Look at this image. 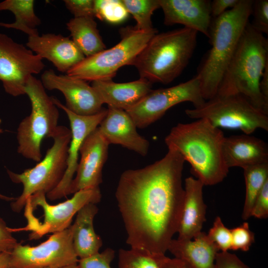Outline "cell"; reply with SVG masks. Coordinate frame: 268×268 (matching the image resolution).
Wrapping results in <instances>:
<instances>
[{
	"label": "cell",
	"mask_w": 268,
	"mask_h": 268,
	"mask_svg": "<svg viewBox=\"0 0 268 268\" xmlns=\"http://www.w3.org/2000/svg\"><path fill=\"white\" fill-rule=\"evenodd\" d=\"M157 33L154 28L147 31L139 30L134 27L122 28L120 30L121 40L117 45L85 57L67 74L85 81L112 79L121 67L133 65L138 55Z\"/></svg>",
	"instance_id": "ba28073f"
},
{
	"label": "cell",
	"mask_w": 268,
	"mask_h": 268,
	"mask_svg": "<svg viewBox=\"0 0 268 268\" xmlns=\"http://www.w3.org/2000/svg\"><path fill=\"white\" fill-rule=\"evenodd\" d=\"M215 268H250L237 256L228 252H221L217 254Z\"/></svg>",
	"instance_id": "8d00e7d4"
},
{
	"label": "cell",
	"mask_w": 268,
	"mask_h": 268,
	"mask_svg": "<svg viewBox=\"0 0 268 268\" xmlns=\"http://www.w3.org/2000/svg\"><path fill=\"white\" fill-rule=\"evenodd\" d=\"M52 98L55 104L67 115L71 134L65 174L56 188L46 194L47 198L54 201L67 196L68 189L77 167L81 146L87 136L98 127L107 114V109L103 108L99 112L93 115L80 116L69 110L57 98Z\"/></svg>",
	"instance_id": "5bb4252c"
},
{
	"label": "cell",
	"mask_w": 268,
	"mask_h": 268,
	"mask_svg": "<svg viewBox=\"0 0 268 268\" xmlns=\"http://www.w3.org/2000/svg\"><path fill=\"white\" fill-rule=\"evenodd\" d=\"M62 268H79L77 266V264H75V265H71L68 266H66Z\"/></svg>",
	"instance_id": "ee69618b"
},
{
	"label": "cell",
	"mask_w": 268,
	"mask_h": 268,
	"mask_svg": "<svg viewBox=\"0 0 268 268\" xmlns=\"http://www.w3.org/2000/svg\"><path fill=\"white\" fill-rule=\"evenodd\" d=\"M9 253L8 252H4L0 254V268H7Z\"/></svg>",
	"instance_id": "b9f144b4"
},
{
	"label": "cell",
	"mask_w": 268,
	"mask_h": 268,
	"mask_svg": "<svg viewBox=\"0 0 268 268\" xmlns=\"http://www.w3.org/2000/svg\"><path fill=\"white\" fill-rule=\"evenodd\" d=\"M253 15L252 26L259 32L268 33V0H254L252 14Z\"/></svg>",
	"instance_id": "836d02e7"
},
{
	"label": "cell",
	"mask_w": 268,
	"mask_h": 268,
	"mask_svg": "<svg viewBox=\"0 0 268 268\" xmlns=\"http://www.w3.org/2000/svg\"><path fill=\"white\" fill-rule=\"evenodd\" d=\"M240 0H213L210 2L212 17L215 18L222 15L228 10L235 7Z\"/></svg>",
	"instance_id": "f35d334b"
},
{
	"label": "cell",
	"mask_w": 268,
	"mask_h": 268,
	"mask_svg": "<svg viewBox=\"0 0 268 268\" xmlns=\"http://www.w3.org/2000/svg\"><path fill=\"white\" fill-rule=\"evenodd\" d=\"M231 230L232 250L248 251L255 241V234L250 230L248 222Z\"/></svg>",
	"instance_id": "1f68e13d"
},
{
	"label": "cell",
	"mask_w": 268,
	"mask_h": 268,
	"mask_svg": "<svg viewBox=\"0 0 268 268\" xmlns=\"http://www.w3.org/2000/svg\"><path fill=\"white\" fill-rule=\"evenodd\" d=\"M40 80L45 89L61 91L66 100V107L77 115H93L103 108L99 94L85 80L67 74L58 75L52 69L45 70Z\"/></svg>",
	"instance_id": "9a60e30c"
},
{
	"label": "cell",
	"mask_w": 268,
	"mask_h": 268,
	"mask_svg": "<svg viewBox=\"0 0 268 268\" xmlns=\"http://www.w3.org/2000/svg\"><path fill=\"white\" fill-rule=\"evenodd\" d=\"M167 26L180 24L208 38L212 16L208 0H159Z\"/></svg>",
	"instance_id": "d6986e66"
},
{
	"label": "cell",
	"mask_w": 268,
	"mask_h": 268,
	"mask_svg": "<svg viewBox=\"0 0 268 268\" xmlns=\"http://www.w3.org/2000/svg\"><path fill=\"white\" fill-rule=\"evenodd\" d=\"M1 123V120L0 119V124ZM2 132V130L1 129L0 127V133Z\"/></svg>",
	"instance_id": "f6af8a7d"
},
{
	"label": "cell",
	"mask_w": 268,
	"mask_h": 268,
	"mask_svg": "<svg viewBox=\"0 0 268 268\" xmlns=\"http://www.w3.org/2000/svg\"><path fill=\"white\" fill-rule=\"evenodd\" d=\"M268 64V40L249 22L220 83L216 94H239L268 114V101L260 82Z\"/></svg>",
	"instance_id": "277c9868"
},
{
	"label": "cell",
	"mask_w": 268,
	"mask_h": 268,
	"mask_svg": "<svg viewBox=\"0 0 268 268\" xmlns=\"http://www.w3.org/2000/svg\"><path fill=\"white\" fill-rule=\"evenodd\" d=\"M95 17L102 21L118 24L125 21L129 13L122 0H94Z\"/></svg>",
	"instance_id": "f546056e"
},
{
	"label": "cell",
	"mask_w": 268,
	"mask_h": 268,
	"mask_svg": "<svg viewBox=\"0 0 268 268\" xmlns=\"http://www.w3.org/2000/svg\"><path fill=\"white\" fill-rule=\"evenodd\" d=\"M225 137L221 129L199 119L178 124L164 141L168 149L176 150L189 163L204 186H212L222 182L229 171L223 152Z\"/></svg>",
	"instance_id": "7a4b0ae2"
},
{
	"label": "cell",
	"mask_w": 268,
	"mask_h": 268,
	"mask_svg": "<svg viewBox=\"0 0 268 268\" xmlns=\"http://www.w3.org/2000/svg\"><path fill=\"white\" fill-rule=\"evenodd\" d=\"M98 128L109 144L120 145L143 156L147 154L148 140L137 133L133 120L126 111L108 107Z\"/></svg>",
	"instance_id": "ac0fdd59"
},
{
	"label": "cell",
	"mask_w": 268,
	"mask_h": 268,
	"mask_svg": "<svg viewBox=\"0 0 268 268\" xmlns=\"http://www.w3.org/2000/svg\"><path fill=\"white\" fill-rule=\"evenodd\" d=\"M168 251L191 268H215L216 257L219 251L207 234L202 231L192 239H173Z\"/></svg>",
	"instance_id": "603a6c76"
},
{
	"label": "cell",
	"mask_w": 268,
	"mask_h": 268,
	"mask_svg": "<svg viewBox=\"0 0 268 268\" xmlns=\"http://www.w3.org/2000/svg\"><path fill=\"white\" fill-rule=\"evenodd\" d=\"M259 87L262 95L266 100L268 101V64L264 69Z\"/></svg>",
	"instance_id": "60d3db41"
},
{
	"label": "cell",
	"mask_w": 268,
	"mask_h": 268,
	"mask_svg": "<svg viewBox=\"0 0 268 268\" xmlns=\"http://www.w3.org/2000/svg\"><path fill=\"white\" fill-rule=\"evenodd\" d=\"M71 136L69 129L58 126L52 136L53 145L48 149L44 158L34 167L21 173L7 170L10 180L13 183L21 184L23 187L21 194L10 203L13 211L20 212L31 196L38 192L46 195L59 184L67 169Z\"/></svg>",
	"instance_id": "8992f818"
},
{
	"label": "cell",
	"mask_w": 268,
	"mask_h": 268,
	"mask_svg": "<svg viewBox=\"0 0 268 268\" xmlns=\"http://www.w3.org/2000/svg\"><path fill=\"white\" fill-rule=\"evenodd\" d=\"M207 235L219 251L225 252L231 250V230L224 225L219 216L215 218Z\"/></svg>",
	"instance_id": "4dcf8cb0"
},
{
	"label": "cell",
	"mask_w": 268,
	"mask_h": 268,
	"mask_svg": "<svg viewBox=\"0 0 268 268\" xmlns=\"http://www.w3.org/2000/svg\"><path fill=\"white\" fill-rule=\"evenodd\" d=\"M15 198L13 197H9L6 196H4L0 193V199L4 200L6 201H13L15 200Z\"/></svg>",
	"instance_id": "7bdbcfd3"
},
{
	"label": "cell",
	"mask_w": 268,
	"mask_h": 268,
	"mask_svg": "<svg viewBox=\"0 0 268 268\" xmlns=\"http://www.w3.org/2000/svg\"><path fill=\"white\" fill-rule=\"evenodd\" d=\"M17 243L5 222L0 217V254L4 252L10 253Z\"/></svg>",
	"instance_id": "74e56055"
},
{
	"label": "cell",
	"mask_w": 268,
	"mask_h": 268,
	"mask_svg": "<svg viewBox=\"0 0 268 268\" xmlns=\"http://www.w3.org/2000/svg\"><path fill=\"white\" fill-rule=\"evenodd\" d=\"M251 216L264 219L268 217V181L257 196L251 212Z\"/></svg>",
	"instance_id": "d590c367"
},
{
	"label": "cell",
	"mask_w": 268,
	"mask_h": 268,
	"mask_svg": "<svg viewBox=\"0 0 268 268\" xmlns=\"http://www.w3.org/2000/svg\"><path fill=\"white\" fill-rule=\"evenodd\" d=\"M198 32L183 27L155 34L138 55L132 66L140 78L151 83L168 84L188 65L195 51Z\"/></svg>",
	"instance_id": "5b68a950"
},
{
	"label": "cell",
	"mask_w": 268,
	"mask_h": 268,
	"mask_svg": "<svg viewBox=\"0 0 268 268\" xmlns=\"http://www.w3.org/2000/svg\"><path fill=\"white\" fill-rule=\"evenodd\" d=\"M34 3L33 0H5L0 2V11H10L15 18L13 23L0 22V26L20 30L28 37L39 35L37 27L41 21L35 13Z\"/></svg>",
	"instance_id": "484cf974"
},
{
	"label": "cell",
	"mask_w": 268,
	"mask_h": 268,
	"mask_svg": "<svg viewBox=\"0 0 268 268\" xmlns=\"http://www.w3.org/2000/svg\"><path fill=\"white\" fill-rule=\"evenodd\" d=\"M24 93L31 102V112L17 128V152L24 157L38 162L42 158L43 140L52 137L58 126L59 112L41 80L33 75L28 80Z\"/></svg>",
	"instance_id": "52a82bcc"
},
{
	"label": "cell",
	"mask_w": 268,
	"mask_h": 268,
	"mask_svg": "<svg viewBox=\"0 0 268 268\" xmlns=\"http://www.w3.org/2000/svg\"><path fill=\"white\" fill-rule=\"evenodd\" d=\"M45 66L39 55L0 33V80L7 93L13 96L25 94L30 77L40 73Z\"/></svg>",
	"instance_id": "4fadbf2b"
},
{
	"label": "cell",
	"mask_w": 268,
	"mask_h": 268,
	"mask_svg": "<svg viewBox=\"0 0 268 268\" xmlns=\"http://www.w3.org/2000/svg\"><path fill=\"white\" fill-rule=\"evenodd\" d=\"M109 145L98 128L87 136L79 150L80 159L67 195L81 190L99 187L102 182V170L108 158Z\"/></svg>",
	"instance_id": "2e32d148"
},
{
	"label": "cell",
	"mask_w": 268,
	"mask_h": 268,
	"mask_svg": "<svg viewBox=\"0 0 268 268\" xmlns=\"http://www.w3.org/2000/svg\"><path fill=\"white\" fill-rule=\"evenodd\" d=\"M165 255L131 248L121 249L118 254V268H162Z\"/></svg>",
	"instance_id": "83f0119b"
},
{
	"label": "cell",
	"mask_w": 268,
	"mask_h": 268,
	"mask_svg": "<svg viewBox=\"0 0 268 268\" xmlns=\"http://www.w3.org/2000/svg\"><path fill=\"white\" fill-rule=\"evenodd\" d=\"M185 162L168 149L161 159L121 174L115 197L131 248L165 255L180 223Z\"/></svg>",
	"instance_id": "6da1fadb"
},
{
	"label": "cell",
	"mask_w": 268,
	"mask_h": 268,
	"mask_svg": "<svg viewBox=\"0 0 268 268\" xmlns=\"http://www.w3.org/2000/svg\"><path fill=\"white\" fill-rule=\"evenodd\" d=\"M98 211L96 204L85 205L77 212L71 225L73 246L78 259L99 252L102 245V239L95 232L93 226L94 218Z\"/></svg>",
	"instance_id": "cb8c5ba5"
},
{
	"label": "cell",
	"mask_w": 268,
	"mask_h": 268,
	"mask_svg": "<svg viewBox=\"0 0 268 268\" xmlns=\"http://www.w3.org/2000/svg\"><path fill=\"white\" fill-rule=\"evenodd\" d=\"M223 152L229 169L268 162V146L263 140L250 134H242L225 137Z\"/></svg>",
	"instance_id": "ffe728a7"
},
{
	"label": "cell",
	"mask_w": 268,
	"mask_h": 268,
	"mask_svg": "<svg viewBox=\"0 0 268 268\" xmlns=\"http://www.w3.org/2000/svg\"><path fill=\"white\" fill-rule=\"evenodd\" d=\"M245 181V199L242 218L248 219L255 200L268 181V162L250 166L243 168Z\"/></svg>",
	"instance_id": "4316f807"
},
{
	"label": "cell",
	"mask_w": 268,
	"mask_h": 268,
	"mask_svg": "<svg viewBox=\"0 0 268 268\" xmlns=\"http://www.w3.org/2000/svg\"><path fill=\"white\" fill-rule=\"evenodd\" d=\"M115 256V251L108 248L101 253L78 259L77 264L79 268H112L111 264Z\"/></svg>",
	"instance_id": "d6a6232c"
},
{
	"label": "cell",
	"mask_w": 268,
	"mask_h": 268,
	"mask_svg": "<svg viewBox=\"0 0 268 268\" xmlns=\"http://www.w3.org/2000/svg\"><path fill=\"white\" fill-rule=\"evenodd\" d=\"M64 2L74 17H95L94 0H64Z\"/></svg>",
	"instance_id": "e575fe53"
},
{
	"label": "cell",
	"mask_w": 268,
	"mask_h": 268,
	"mask_svg": "<svg viewBox=\"0 0 268 268\" xmlns=\"http://www.w3.org/2000/svg\"><path fill=\"white\" fill-rule=\"evenodd\" d=\"M162 268H191L185 262L178 259L165 257Z\"/></svg>",
	"instance_id": "ab89813d"
},
{
	"label": "cell",
	"mask_w": 268,
	"mask_h": 268,
	"mask_svg": "<svg viewBox=\"0 0 268 268\" xmlns=\"http://www.w3.org/2000/svg\"><path fill=\"white\" fill-rule=\"evenodd\" d=\"M184 102L192 103L195 108L201 107L205 102L197 76L172 87L151 89L138 103L126 112L136 127L143 129L160 119L172 107Z\"/></svg>",
	"instance_id": "7c38bea8"
},
{
	"label": "cell",
	"mask_w": 268,
	"mask_h": 268,
	"mask_svg": "<svg viewBox=\"0 0 268 268\" xmlns=\"http://www.w3.org/2000/svg\"><path fill=\"white\" fill-rule=\"evenodd\" d=\"M203 186L200 180L192 177L185 180V197L177 232L179 239H192L201 232L206 209L203 198Z\"/></svg>",
	"instance_id": "44dd1931"
},
{
	"label": "cell",
	"mask_w": 268,
	"mask_h": 268,
	"mask_svg": "<svg viewBox=\"0 0 268 268\" xmlns=\"http://www.w3.org/2000/svg\"><path fill=\"white\" fill-rule=\"evenodd\" d=\"M46 196L44 193H37L27 199L24 205L31 209L40 208L42 217L38 218L24 213L26 225L21 228H9L11 232L29 231V239L36 240L48 233L63 231L71 225L73 216L83 206L90 203H98L102 197L99 187L80 190L73 194L70 199L56 205L49 204Z\"/></svg>",
	"instance_id": "9c48e42d"
},
{
	"label": "cell",
	"mask_w": 268,
	"mask_h": 268,
	"mask_svg": "<svg viewBox=\"0 0 268 268\" xmlns=\"http://www.w3.org/2000/svg\"><path fill=\"white\" fill-rule=\"evenodd\" d=\"M254 0H240L233 8L213 18L209 31L211 48L199 68V78L203 98L217 93L223 75L252 14Z\"/></svg>",
	"instance_id": "3957f363"
},
{
	"label": "cell",
	"mask_w": 268,
	"mask_h": 268,
	"mask_svg": "<svg viewBox=\"0 0 268 268\" xmlns=\"http://www.w3.org/2000/svg\"><path fill=\"white\" fill-rule=\"evenodd\" d=\"M129 13L136 21V29L147 31L153 28L151 16L160 8L159 0H121Z\"/></svg>",
	"instance_id": "f1b7e54d"
},
{
	"label": "cell",
	"mask_w": 268,
	"mask_h": 268,
	"mask_svg": "<svg viewBox=\"0 0 268 268\" xmlns=\"http://www.w3.org/2000/svg\"><path fill=\"white\" fill-rule=\"evenodd\" d=\"M152 83L140 78L125 83L112 79L92 81L103 104L108 107L127 111L138 103L152 89Z\"/></svg>",
	"instance_id": "7402d4cb"
},
{
	"label": "cell",
	"mask_w": 268,
	"mask_h": 268,
	"mask_svg": "<svg viewBox=\"0 0 268 268\" xmlns=\"http://www.w3.org/2000/svg\"><path fill=\"white\" fill-rule=\"evenodd\" d=\"M72 41L85 57L95 55L106 49V46L92 17H73L66 24Z\"/></svg>",
	"instance_id": "d4e9b609"
},
{
	"label": "cell",
	"mask_w": 268,
	"mask_h": 268,
	"mask_svg": "<svg viewBox=\"0 0 268 268\" xmlns=\"http://www.w3.org/2000/svg\"><path fill=\"white\" fill-rule=\"evenodd\" d=\"M26 45L34 54L51 62L62 72L67 73L85 58L72 40L61 34L29 36Z\"/></svg>",
	"instance_id": "e0dca14e"
},
{
	"label": "cell",
	"mask_w": 268,
	"mask_h": 268,
	"mask_svg": "<svg viewBox=\"0 0 268 268\" xmlns=\"http://www.w3.org/2000/svg\"><path fill=\"white\" fill-rule=\"evenodd\" d=\"M191 119H204L220 129L238 130L250 134L257 129L268 131V114L258 109L243 95L216 94L199 108L186 109Z\"/></svg>",
	"instance_id": "30bf717a"
},
{
	"label": "cell",
	"mask_w": 268,
	"mask_h": 268,
	"mask_svg": "<svg viewBox=\"0 0 268 268\" xmlns=\"http://www.w3.org/2000/svg\"></svg>",
	"instance_id": "bcb514c9"
},
{
	"label": "cell",
	"mask_w": 268,
	"mask_h": 268,
	"mask_svg": "<svg viewBox=\"0 0 268 268\" xmlns=\"http://www.w3.org/2000/svg\"><path fill=\"white\" fill-rule=\"evenodd\" d=\"M78 261L70 225L36 246L18 243L9 253L7 268H62Z\"/></svg>",
	"instance_id": "8fae6325"
}]
</instances>
